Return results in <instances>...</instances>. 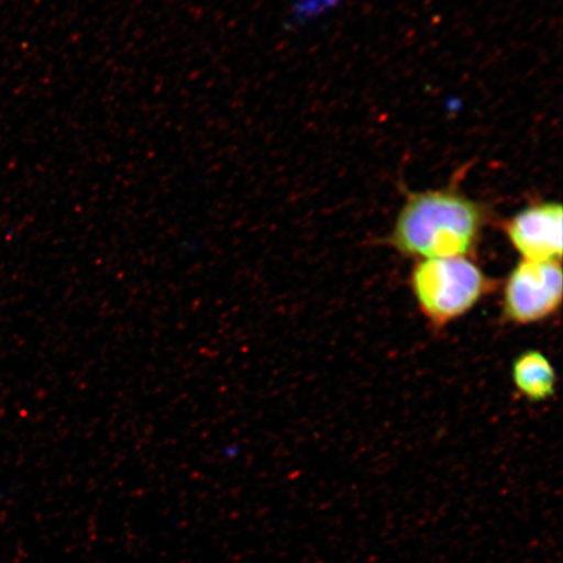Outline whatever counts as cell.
Wrapping results in <instances>:
<instances>
[{
  "mask_svg": "<svg viewBox=\"0 0 563 563\" xmlns=\"http://www.w3.org/2000/svg\"><path fill=\"white\" fill-rule=\"evenodd\" d=\"M563 208L560 201L528 203L501 223V230L520 260L562 262Z\"/></svg>",
  "mask_w": 563,
  "mask_h": 563,
  "instance_id": "cell-4",
  "label": "cell"
},
{
  "mask_svg": "<svg viewBox=\"0 0 563 563\" xmlns=\"http://www.w3.org/2000/svg\"><path fill=\"white\" fill-rule=\"evenodd\" d=\"M562 291L561 262L520 260L503 282L504 322L527 327L551 319L560 311Z\"/></svg>",
  "mask_w": 563,
  "mask_h": 563,
  "instance_id": "cell-3",
  "label": "cell"
},
{
  "mask_svg": "<svg viewBox=\"0 0 563 563\" xmlns=\"http://www.w3.org/2000/svg\"><path fill=\"white\" fill-rule=\"evenodd\" d=\"M408 282L421 316L435 330L473 311L498 285L473 257L461 256L417 260Z\"/></svg>",
  "mask_w": 563,
  "mask_h": 563,
  "instance_id": "cell-2",
  "label": "cell"
},
{
  "mask_svg": "<svg viewBox=\"0 0 563 563\" xmlns=\"http://www.w3.org/2000/svg\"><path fill=\"white\" fill-rule=\"evenodd\" d=\"M445 188L410 192L385 243L400 256L417 260L474 257L492 210L471 199L456 183Z\"/></svg>",
  "mask_w": 563,
  "mask_h": 563,
  "instance_id": "cell-1",
  "label": "cell"
},
{
  "mask_svg": "<svg viewBox=\"0 0 563 563\" xmlns=\"http://www.w3.org/2000/svg\"><path fill=\"white\" fill-rule=\"evenodd\" d=\"M511 379L516 390L532 404L547 402L558 391V373L544 352L527 350L514 358Z\"/></svg>",
  "mask_w": 563,
  "mask_h": 563,
  "instance_id": "cell-5",
  "label": "cell"
}]
</instances>
